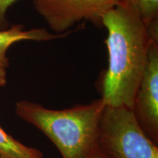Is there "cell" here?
I'll return each mask as SVG.
<instances>
[{
    "label": "cell",
    "instance_id": "obj_10",
    "mask_svg": "<svg viewBox=\"0 0 158 158\" xmlns=\"http://www.w3.org/2000/svg\"><path fill=\"white\" fill-rule=\"evenodd\" d=\"M9 64L0 62V86H4L7 82V68Z\"/></svg>",
    "mask_w": 158,
    "mask_h": 158
},
{
    "label": "cell",
    "instance_id": "obj_2",
    "mask_svg": "<svg viewBox=\"0 0 158 158\" xmlns=\"http://www.w3.org/2000/svg\"><path fill=\"white\" fill-rule=\"evenodd\" d=\"M106 104L102 98L62 110L20 100L15 112L54 143L63 158H86L97 147L99 126Z\"/></svg>",
    "mask_w": 158,
    "mask_h": 158
},
{
    "label": "cell",
    "instance_id": "obj_9",
    "mask_svg": "<svg viewBox=\"0 0 158 158\" xmlns=\"http://www.w3.org/2000/svg\"><path fill=\"white\" fill-rule=\"evenodd\" d=\"M18 0H0V28L5 29L7 27L6 13L11 5Z\"/></svg>",
    "mask_w": 158,
    "mask_h": 158
},
{
    "label": "cell",
    "instance_id": "obj_4",
    "mask_svg": "<svg viewBox=\"0 0 158 158\" xmlns=\"http://www.w3.org/2000/svg\"><path fill=\"white\" fill-rule=\"evenodd\" d=\"M120 0H33L35 10L57 34H66L77 23L89 21L102 27V18Z\"/></svg>",
    "mask_w": 158,
    "mask_h": 158
},
{
    "label": "cell",
    "instance_id": "obj_3",
    "mask_svg": "<svg viewBox=\"0 0 158 158\" xmlns=\"http://www.w3.org/2000/svg\"><path fill=\"white\" fill-rule=\"evenodd\" d=\"M97 147L109 158H158L157 145L138 123L133 110L106 106Z\"/></svg>",
    "mask_w": 158,
    "mask_h": 158
},
{
    "label": "cell",
    "instance_id": "obj_1",
    "mask_svg": "<svg viewBox=\"0 0 158 158\" xmlns=\"http://www.w3.org/2000/svg\"><path fill=\"white\" fill-rule=\"evenodd\" d=\"M102 25L108 32L105 43L108 64L102 80L101 98L106 106L133 110L150 45L158 34L143 23L133 0H120L106 13Z\"/></svg>",
    "mask_w": 158,
    "mask_h": 158
},
{
    "label": "cell",
    "instance_id": "obj_7",
    "mask_svg": "<svg viewBox=\"0 0 158 158\" xmlns=\"http://www.w3.org/2000/svg\"><path fill=\"white\" fill-rule=\"evenodd\" d=\"M0 158H44L40 150L27 147L0 127Z\"/></svg>",
    "mask_w": 158,
    "mask_h": 158
},
{
    "label": "cell",
    "instance_id": "obj_8",
    "mask_svg": "<svg viewBox=\"0 0 158 158\" xmlns=\"http://www.w3.org/2000/svg\"><path fill=\"white\" fill-rule=\"evenodd\" d=\"M140 16L152 32L158 33V0H133Z\"/></svg>",
    "mask_w": 158,
    "mask_h": 158
},
{
    "label": "cell",
    "instance_id": "obj_6",
    "mask_svg": "<svg viewBox=\"0 0 158 158\" xmlns=\"http://www.w3.org/2000/svg\"><path fill=\"white\" fill-rule=\"evenodd\" d=\"M66 34H52L47 29H33L25 30L22 25H12L8 29L0 30V62L9 64L7 52L12 45L23 40L48 41L64 37Z\"/></svg>",
    "mask_w": 158,
    "mask_h": 158
},
{
    "label": "cell",
    "instance_id": "obj_11",
    "mask_svg": "<svg viewBox=\"0 0 158 158\" xmlns=\"http://www.w3.org/2000/svg\"><path fill=\"white\" fill-rule=\"evenodd\" d=\"M86 158H109L107 155H106L98 147H96L92 150Z\"/></svg>",
    "mask_w": 158,
    "mask_h": 158
},
{
    "label": "cell",
    "instance_id": "obj_5",
    "mask_svg": "<svg viewBox=\"0 0 158 158\" xmlns=\"http://www.w3.org/2000/svg\"><path fill=\"white\" fill-rule=\"evenodd\" d=\"M133 110L145 133L158 142V39L149 47L148 62L134 100Z\"/></svg>",
    "mask_w": 158,
    "mask_h": 158
}]
</instances>
